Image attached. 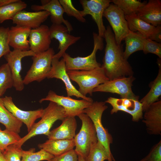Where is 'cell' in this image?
Masks as SVG:
<instances>
[{
    "label": "cell",
    "instance_id": "1",
    "mask_svg": "<svg viewBox=\"0 0 161 161\" xmlns=\"http://www.w3.org/2000/svg\"><path fill=\"white\" fill-rule=\"evenodd\" d=\"M104 38L106 44L101 67L109 80L133 75L132 68L124 57L123 45L117 44L109 25L106 28Z\"/></svg>",
    "mask_w": 161,
    "mask_h": 161
},
{
    "label": "cell",
    "instance_id": "2",
    "mask_svg": "<svg viewBox=\"0 0 161 161\" xmlns=\"http://www.w3.org/2000/svg\"><path fill=\"white\" fill-rule=\"evenodd\" d=\"M66 117L64 109L61 106L50 101L47 106L44 109L41 120L35 123L28 133L14 144L21 148L28 140L36 135L44 134L48 136L50 129L57 120H62Z\"/></svg>",
    "mask_w": 161,
    "mask_h": 161
},
{
    "label": "cell",
    "instance_id": "3",
    "mask_svg": "<svg viewBox=\"0 0 161 161\" xmlns=\"http://www.w3.org/2000/svg\"><path fill=\"white\" fill-rule=\"evenodd\" d=\"M103 101L93 102L92 105L85 109L83 113L91 119L95 127L98 140L103 145L107 151L108 161H115L112 154L110 145L113 143V138L108 129L103 126L101 121L103 112L108 108Z\"/></svg>",
    "mask_w": 161,
    "mask_h": 161
},
{
    "label": "cell",
    "instance_id": "4",
    "mask_svg": "<svg viewBox=\"0 0 161 161\" xmlns=\"http://www.w3.org/2000/svg\"><path fill=\"white\" fill-rule=\"evenodd\" d=\"M71 80L78 85V91L83 95H92L93 90L100 85L109 80L101 67L88 71L67 72Z\"/></svg>",
    "mask_w": 161,
    "mask_h": 161
},
{
    "label": "cell",
    "instance_id": "5",
    "mask_svg": "<svg viewBox=\"0 0 161 161\" xmlns=\"http://www.w3.org/2000/svg\"><path fill=\"white\" fill-rule=\"evenodd\" d=\"M94 42L93 50L89 55L82 57H71L65 52L63 55L64 60L67 72L74 71H88L101 67V64L97 62L96 53L98 50H102L104 48L103 40L98 34L93 32Z\"/></svg>",
    "mask_w": 161,
    "mask_h": 161
},
{
    "label": "cell",
    "instance_id": "6",
    "mask_svg": "<svg viewBox=\"0 0 161 161\" xmlns=\"http://www.w3.org/2000/svg\"><path fill=\"white\" fill-rule=\"evenodd\" d=\"M78 117L82 122V126L74 138L75 147L74 150L78 155L80 156L85 160L91 146L98 140L95 127L90 118L83 113Z\"/></svg>",
    "mask_w": 161,
    "mask_h": 161
},
{
    "label": "cell",
    "instance_id": "7",
    "mask_svg": "<svg viewBox=\"0 0 161 161\" xmlns=\"http://www.w3.org/2000/svg\"><path fill=\"white\" fill-rule=\"evenodd\" d=\"M55 54L53 49L50 48L32 56L33 62L23 79L24 84L28 85L35 81L40 82L46 78L51 70Z\"/></svg>",
    "mask_w": 161,
    "mask_h": 161
},
{
    "label": "cell",
    "instance_id": "8",
    "mask_svg": "<svg viewBox=\"0 0 161 161\" xmlns=\"http://www.w3.org/2000/svg\"><path fill=\"white\" fill-rule=\"evenodd\" d=\"M103 16L109 21L117 44H121L130 31L123 12L117 6L111 3L104 11Z\"/></svg>",
    "mask_w": 161,
    "mask_h": 161
},
{
    "label": "cell",
    "instance_id": "9",
    "mask_svg": "<svg viewBox=\"0 0 161 161\" xmlns=\"http://www.w3.org/2000/svg\"><path fill=\"white\" fill-rule=\"evenodd\" d=\"M45 101L54 102L62 107L64 109L66 117H74L83 113V110L91 106L93 102L82 99L78 100L70 96L57 95L54 91L50 90L47 95L39 101L40 103Z\"/></svg>",
    "mask_w": 161,
    "mask_h": 161
},
{
    "label": "cell",
    "instance_id": "10",
    "mask_svg": "<svg viewBox=\"0 0 161 161\" xmlns=\"http://www.w3.org/2000/svg\"><path fill=\"white\" fill-rule=\"evenodd\" d=\"M135 79L132 75L108 80L94 89L93 92L116 93L120 95L121 98L139 99V96L133 93L132 89L133 83Z\"/></svg>",
    "mask_w": 161,
    "mask_h": 161
},
{
    "label": "cell",
    "instance_id": "11",
    "mask_svg": "<svg viewBox=\"0 0 161 161\" xmlns=\"http://www.w3.org/2000/svg\"><path fill=\"white\" fill-rule=\"evenodd\" d=\"M83 10L80 11L84 17L87 15L91 16L96 23L98 28V35L104 38L106 30L103 19L104 11L111 3L110 0H80Z\"/></svg>",
    "mask_w": 161,
    "mask_h": 161
},
{
    "label": "cell",
    "instance_id": "12",
    "mask_svg": "<svg viewBox=\"0 0 161 161\" xmlns=\"http://www.w3.org/2000/svg\"><path fill=\"white\" fill-rule=\"evenodd\" d=\"M47 78H55L61 80L65 85L67 96H74L77 98H80L93 102L91 98L84 96L80 93L72 84L66 71L65 61L63 58L59 60L56 58H53L51 69Z\"/></svg>",
    "mask_w": 161,
    "mask_h": 161
},
{
    "label": "cell",
    "instance_id": "13",
    "mask_svg": "<svg viewBox=\"0 0 161 161\" xmlns=\"http://www.w3.org/2000/svg\"><path fill=\"white\" fill-rule=\"evenodd\" d=\"M105 102L112 106V109L110 112L112 114L119 111H122L131 115L132 117V120L134 122H138L143 118V112L142 105L139 99L118 98L110 97Z\"/></svg>",
    "mask_w": 161,
    "mask_h": 161
},
{
    "label": "cell",
    "instance_id": "14",
    "mask_svg": "<svg viewBox=\"0 0 161 161\" xmlns=\"http://www.w3.org/2000/svg\"><path fill=\"white\" fill-rule=\"evenodd\" d=\"M36 54L30 50L22 51L14 49L4 56L11 71L13 81V87L17 91L23 90L24 84L21 75V60L24 57L33 56Z\"/></svg>",
    "mask_w": 161,
    "mask_h": 161
},
{
    "label": "cell",
    "instance_id": "15",
    "mask_svg": "<svg viewBox=\"0 0 161 161\" xmlns=\"http://www.w3.org/2000/svg\"><path fill=\"white\" fill-rule=\"evenodd\" d=\"M125 16L130 31L137 32L145 38L161 43V25L155 27L148 23L140 18L136 14Z\"/></svg>",
    "mask_w": 161,
    "mask_h": 161
},
{
    "label": "cell",
    "instance_id": "16",
    "mask_svg": "<svg viewBox=\"0 0 161 161\" xmlns=\"http://www.w3.org/2000/svg\"><path fill=\"white\" fill-rule=\"evenodd\" d=\"M1 99L6 108L17 119L26 125L28 132L35 123L36 120L41 118L43 114V109L27 111L21 109L14 103L11 96H6Z\"/></svg>",
    "mask_w": 161,
    "mask_h": 161
},
{
    "label": "cell",
    "instance_id": "17",
    "mask_svg": "<svg viewBox=\"0 0 161 161\" xmlns=\"http://www.w3.org/2000/svg\"><path fill=\"white\" fill-rule=\"evenodd\" d=\"M49 32L51 40L55 38L59 42L58 49L59 51L53 57L59 59L62 57L70 46L81 38L80 36H75L70 34L66 27L62 24H52L49 27Z\"/></svg>",
    "mask_w": 161,
    "mask_h": 161
},
{
    "label": "cell",
    "instance_id": "18",
    "mask_svg": "<svg viewBox=\"0 0 161 161\" xmlns=\"http://www.w3.org/2000/svg\"><path fill=\"white\" fill-rule=\"evenodd\" d=\"M41 5L34 4L31 6V9L35 11H46L49 13L51 21L53 24H62L63 23L69 32L73 30L72 25L67 20L64 19L63 8L58 0H41Z\"/></svg>",
    "mask_w": 161,
    "mask_h": 161
},
{
    "label": "cell",
    "instance_id": "19",
    "mask_svg": "<svg viewBox=\"0 0 161 161\" xmlns=\"http://www.w3.org/2000/svg\"><path fill=\"white\" fill-rule=\"evenodd\" d=\"M30 50L35 54L45 52L50 47V38L49 27L41 25L38 28L31 29L29 37Z\"/></svg>",
    "mask_w": 161,
    "mask_h": 161
},
{
    "label": "cell",
    "instance_id": "20",
    "mask_svg": "<svg viewBox=\"0 0 161 161\" xmlns=\"http://www.w3.org/2000/svg\"><path fill=\"white\" fill-rule=\"evenodd\" d=\"M49 16V13L44 10L30 12L22 10L17 13L12 20L16 25L34 29L39 27Z\"/></svg>",
    "mask_w": 161,
    "mask_h": 161
},
{
    "label": "cell",
    "instance_id": "21",
    "mask_svg": "<svg viewBox=\"0 0 161 161\" xmlns=\"http://www.w3.org/2000/svg\"><path fill=\"white\" fill-rule=\"evenodd\" d=\"M142 122L145 125L148 133L161 134V101L151 104L144 112Z\"/></svg>",
    "mask_w": 161,
    "mask_h": 161
},
{
    "label": "cell",
    "instance_id": "22",
    "mask_svg": "<svg viewBox=\"0 0 161 161\" xmlns=\"http://www.w3.org/2000/svg\"><path fill=\"white\" fill-rule=\"evenodd\" d=\"M137 16L154 26L161 24V1L149 0L137 11Z\"/></svg>",
    "mask_w": 161,
    "mask_h": 161
},
{
    "label": "cell",
    "instance_id": "23",
    "mask_svg": "<svg viewBox=\"0 0 161 161\" xmlns=\"http://www.w3.org/2000/svg\"><path fill=\"white\" fill-rule=\"evenodd\" d=\"M31 29L16 25L12 26L8 32V43L10 46L14 49L22 51L30 50L28 38Z\"/></svg>",
    "mask_w": 161,
    "mask_h": 161
},
{
    "label": "cell",
    "instance_id": "24",
    "mask_svg": "<svg viewBox=\"0 0 161 161\" xmlns=\"http://www.w3.org/2000/svg\"><path fill=\"white\" fill-rule=\"evenodd\" d=\"M61 124L50 131L47 136L48 140H69L74 139L77 127L75 117H66L62 120Z\"/></svg>",
    "mask_w": 161,
    "mask_h": 161
},
{
    "label": "cell",
    "instance_id": "25",
    "mask_svg": "<svg viewBox=\"0 0 161 161\" xmlns=\"http://www.w3.org/2000/svg\"><path fill=\"white\" fill-rule=\"evenodd\" d=\"M38 147L43 149L54 156H57L73 149L75 147L74 139L72 140H47L38 145Z\"/></svg>",
    "mask_w": 161,
    "mask_h": 161
},
{
    "label": "cell",
    "instance_id": "26",
    "mask_svg": "<svg viewBox=\"0 0 161 161\" xmlns=\"http://www.w3.org/2000/svg\"><path fill=\"white\" fill-rule=\"evenodd\" d=\"M157 64L159 68L155 79L150 83L148 92L140 101L142 105L143 112L152 103L158 100L161 95V61L159 58Z\"/></svg>",
    "mask_w": 161,
    "mask_h": 161
},
{
    "label": "cell",
    "instance_id": "27",
    "mask_svg": "<svg viewBox=\"0 0 161 161\" xmlns=\"http://www.w3.org/2000/svg\"><path fill=\"white\" fill-rule=\"evenodd\" d=\"M145 38L139 32L130 31L125 37L126 47L123 52L124 58L127 60L130 55L137 51L143 50Z\"/></svg>",
    "mask_w": 161,
    "mask_h": 161
},
{
    "label": "cell",
    "instance_id": "28",
    "mask_svg": "<svg viewBox=\"0 0 161 161\" xmlns=\"http://www.w3.org/2000/svg\"><path fill=\"white\" fill-rule=\"evenodd\" d=\"M0 123L5 127V129L17 133L21 131L23 123L17 119L5 107L0 98Z\"/></svg>",
    "mask_w": 161,
    "mask_h": 161
},
{
    "label": "cell",
    "instance_id": "29",
    "mask_svg": "<svg viewBox=\"0 0 161 161\" xmlns=\"http://www.w3.org/2000/svg\"><path fill=\"white\" fill-rule=\"evenodd\" d=\"M27 7V4L21 0L0 7V24L8 20H12L19 12Z\"/></svg>",
    "mask_w": 161,
    "mask_h": 161
},
{
    "label": "cell",
    "instance_id": "30",
    "mask_svg": "<svg viewBox=\"0 0 161 161\" xmlns=\"http://www.w3.org/2000/svg\"><path fill=\"white\" fill-rule=\"evenodd\" d=\"M147 2L137 0H112L111 3L117 6L125 16L135 14L138 9Z\"/></svg>",
    "mask_w": 161,
    "mask_h": 161
},
{
    "label": "cell",
    "instance_id": "31",
    "mask_svg": "<svg viewBox=\"0 0 161 161\" xmlns=\"http://www.w3.org/2000/svg\"><path fill=\"white\" fill-rule=\"evenodd\" d=\"M13 81L10 67L5 63L0 66V98L7 90L13 86Z\"/></svg>",
    "mask_w": 161,
    "mask_h": 161
},
{
    "label": "cell",
    "instance_id": "32",
    "mask_svg": "<svg viewBox=\"0 0 161 161\" xmlns=\"http://www.w3.org/2000/svg\"><path fill=\"white\" fill-rule=\"evenodd\" d=\"M108 154L106 149L98 140L91 147L85 161H105L108 160Z\"/></svg>",
    "mask_w": 161,
    "mask_h": 161
},
{
    "label": "cell",
    "instance_id": "33",
    "mask_svg": "<svg viewBox=\"0 0 161 161\" xmlns=\"http://www.w3.org/2000/svg\"><path fill=\"white\" fill-rule=\"evenodd\" d=\"M35 151L34 148L27 151L23 150L21 161H49L54 157L42 149L36 152Z\"/></svg>",
    "mask_w": 161,
    "mask_h": 161
},
{
    "label": "cell",
    "instance_id": "34",
    "mask_svg": "<svg viewBox=\"0 0 161 161\" xmlns=\"http://www.w3.org/2000/svg\"><path fill=\"white\" fill-rule=\"evenodd\" d=\"M21 138L18 134L6 129L2 130L0 126V151L3 152L9 145L17 143Z\"/></svg>",
    "mask_w": 161,
    "mask_h": 161
},
{
    "label": "cell",
    "instance_id": "35",
    "mask_svg": "<svg viewBox=\"0 0 161 161\" xmlns=\"http://www.w3.org/2000/svg\"><path fill=\"white\" fill-rule=\"evenodd\" d=\"M59 1L63 8L64 13L68 16L74 17L82 23L86 21V19L81 15L80 11L75 7L71 0H59Z\"/></svg>",
    "mask_w": 161,
    "mask_h": 161
},
{
    "label": "cell",
    "instance_id": "36",
    "mask_svg": "<svg viewBox=\"0 0 161 161\" xmlns=\"http://www.w3.org/2000/svg\"><path fill=\"white\" fill-rule=\"evenodd\" d=\"M23 150L15 144L9 145L2 153L7 161H21Z\"/></svg>",
    "mask_w": 161,
    "mask_h": 161
},
{
    "label": "cell",
    "instance_id": "37",
    "mask_svg": "<svg viewBox=\"0 0 161 161\" xmlns=\"http://www.w3.org/2000/svg\"><path fill=\"white\" fill-rule=\"evenodd\" d=\"M144 54H154L161 59V43L145 38L143 50Z\"/></svg>",
    "mask_w": 161,
    "mask_h": 161
},
{
    "label": "cell",
    "instance_id": "38",
    "mask_svg": "<svg viewBox=\"0 0 161 161\" xmlns=\"http://www.w3.org/2000/svg\"><path fill=\"white\" fill-rule=\"evenodd\" d=\"M10 28L0 27V58L10 51L8 43Z\"/></svg>",
    "mask_w": 161,
    "mask_h": 161
},
{
    "label": "cell",
    "instance_id": "39",
    "mask_svg": "<svg viewBox=\"0 0 161 161\" xmlns=\"http://www.w3.org/2000/svg\"><path fill=\"white\" fill-rule=\"evenodd\" d=\"M139 161H161V140L154 145L149 154Z\"/></svg>",
    "mask_w": 161,
    "mask_h": 161
},
{
    "label": "cell",
    "instance_id": "40",
    "mask_svg": "<svg viewBox=\"0 0 161 161\" xmlns=\"http://www.w3.org/2000/svg\"><path fill=\"white\" fill-rule=\"evenodd\" d=\"M49 161H78V155L74 149L54 156Z\"/></svg>",
    "mask_w": 161,
    "mask_h": 161
},
{
    "label": "cell",
    "instance_id": "41",
    "mask_svg": "<svg viewBox=\"0 0 161 161\" xmlns=\"http://www.w3.org/2000/svg\"><path fill=\"white\" fill-rule=\"evenodd\" d=\"M17 0H0V7L15 2Z\"/></svg>",
    "mask_w": 161,
    "mask_h": 161
},
{
    "label": "cell",
    "instance_id": "42",
    "mask_svg": "<svg viewBox=\"0 0 161 161\" xmlns=\"http://www.w3.org/2000/svg\"><path fill=\"white\" fill-rule=\"evenodd\" d=\"M0 161H7L2 152L0 151Z\"/></svg>",
    "mask_w": 161,
    "mask_h": 161
},
{
    "label": "cell",
    "instance_id": "43",
    "mask_svg": "<svg viewBox=\"0 0 161 161\" xmlns=\"http://www.w3.org/2000/svg\"><path fill=\"white\" fill-rule=\"evenodd\" d=\"M78 161H85V159L81 156L78 155Z\"/></svg>",
    "mask_w": 161,
    "mask_h": 161
}]
</instances>
